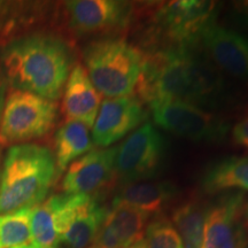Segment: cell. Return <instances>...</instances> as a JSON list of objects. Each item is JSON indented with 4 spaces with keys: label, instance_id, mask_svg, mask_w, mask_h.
<instances>
[{
    "label": "cell",
    "instance_id": "obj_1",
    "mask_svg": "<svg viewBox=\"0 0 248 248\" xmlns=\"http://www.w3.org/2000/svg\"><path fill=\"white\" fill-rule=\"evenodd\" d=\"M194 48L170 46L145 53L136 97L150 106L159 101H182L202 109L216 107L224 82L209 59Z\"/></svg>",
    "mask_w": 248,
    "mask_h": 248
},
{
    "label": "cell",
    "instance_id": "obj_2",
    "mask_svg": "<svg viewBox=\"0 0 248 248\" xmlns=\"http://www.w3.org/2000/svg\"><path fill=\"white\" fill-rule=\"evenodd\" d=\"M8 84L48 100L61 97L71 70L67 43L48 33H30L8 42L0 53Z\"/></svg>",
    "mask_w": 248,
    "mask_h": 248
},
{
    "label": "cell",
    "instance_id": "obj_3",
    "mask_svg": "<svg viewBox=\"0 0 248 248\" xmlns=\"http://www.w3.org/2000/svg\"><path fill=\"white\" fill-rule=\"evenodd\" d=\"M57 177L54 155L37 144L8 148L0 171V215L44 202Z\"/></svg>",
    "mask_w": 248,
    "mask_h": 248
},
{
    "label": "cell",
    "instance_id": "obj_4",
    "mask_svg": "<svg viewBox=\"0 0 248 248\" xmlns=\"http://www.w3.org/2000/svg\"><path fill=\"white\" fill-rule=\"evenodd\" d=\"M145 53L123 38H101L83 49L85 70L93 86L107 98H120L135 91Z\"/></svg>",
    "mask_w": 248,
    "mask_h": 248
},
{
    "label": "cell",
    "instance_id": "obj_5",
    "mask_svg": "<svg viewBox=\"0 0 248 248\" xmlns=\"http://www.w3.org/2000/svg\"><path fill=\"white\" fill-rule=\"evenodd\" d=\"M57 116L54 101L12 89L6 95L0 120V144H28L44 137L54 126Z\"/></svg>",
    "mask_w": 248,
    "mask_h": 248
},
{
    "label": "cell",
    "instance_id": "obj_6",
    "mask_svg": "<svg viewBox=\"0 0 248 248\" xmlns=\"http://www.w3.org/2000/svg\"><path fill=\"white\" fill-rule=\"evenodd\" d=\"M167 145L154 124L145 123L116 147L115 173L122 185L145 182L159 175Z\"/></svg>",
    "mask_w": 248,
    "mask_h": 248
},
{
    "label": "cell",
    "instance_id": "obj_7",
    "mask_svg": "<svg viewBox=\"0 0 248 248\" xmlns=\"http://www.w3.org/2000/svg\"><path fill=\"white\" fill-rule=\"evenodd\" d=\"M150 107L157 126L190 140L219 142L229 130L221 116L187 102L159 101Z\"/></svg>",
    "mask_w": 248,
    "mask_h": 248
},
{
    "label": "cell",
    "instance_id": "obj_8",
    "mask_svg": "<svg viewBox=\"0 0 248 248\" xmlns=\"http://www.w3.org/2000/svg\"><path fill=\"white\" fill-rule=\"evenodd\" d=\"M215 2L199 0L160 4L154 13L156 33L168 39V47L197 46L204 28L215 21Z\"/></svg>",
    "mask_w": 248,
    "mask_h": 248
},
{
    "label": "cell",
    "instance_id": "obj_9",
    "mask_svg": "<svg viewBox=\"0 0 248 248\" xmlns=\"http://www.w3.org/2000/svg\"><path fill=\"white\" fill-rule=\"evenodd\" d=\"M64 8L68 27L79 36L124 30L135 14L132 2L121 0H73Z\"/></svg>",
    "mask_w": 248,
    "mask_h": 248
},
{
    "label": "cell",
    "instance_id": "obj_10",
    "mask_svg": "<svg viewBox=\"0 0 248 248\" xmlns=\"http://www.w3.org/2000/svg\"><path fill=\"white\" fill-rule=\"evenodd\" d=\"M244 214V194L228 193L207 207L202 243L200 248H245L241 216Z\"/></svg>",
    "mask_w": 248,
    "mask_h": 248
},
{
    "label": "cell",
    "instance_id": "obj_11",
    "mask_svg": "<svg viewBox=\"0 0 248 248\" xmlns=\"http://www.w3.org/2000/svg\"><path fill=\"white\" fill-rule=\"evenodd\" d=\"M199 44L216 68L248 82V37L213 21L204 28Z\"/></svg>",
    "mask_w": 248,
    "mask_h": 248
},
{
    "label": "cell",
    "instance_id": "obj_12",
    "mask_svg": "<svg viewBox=\"0 0 248 248\" xmlns=\"http://www.w3.org/2000/svg\"><path fill=\"white\" fill-rule=\"evenodd\" d=\"M115 156L116 147L90 151L68 167L61 190L66 194L95 198L116 179Z\"/></svg>",
    "mask_w": 248,
    "mask_h": 248
},
{
    "label": "cell",
    "instance_id": "obj_13",
    "mask_svg": "<svg viewBox=\"0 0 248 248\" xmlns=\"http://www.w3.org/2000/svg\"><path fill=\"white\" fill-rule=\"evenodd\" d=\"M146 119L142 102L136 95L105 99L93 124V144L97 147L110 146Z\"/></svg>",
    "mask_w": 248,
    "mask_h": 248
},
{
    "label": "cell",
    "instance_id": "obj_14",
    "mask_svg": "<svg viewBox=\"0 0 248 248\" xmlns=\"http://www.w3.org/2000/svg\"><path fill=\"white\" fill-rule=\"evenodd\" d=\"M68 218L60 238L66 248H88L95 240L108 209L97 198L71 194Z\"/></svg>",
    "mask_w": 248,
    "mask_h": 248
},
{
    "label": "cell",
    "instance_id": "obj_15",
    "mask_svg": "<svg viewBox=\"0 0 248 248\" xmlns=\"http://www.w3.org/2000/svg\"><path fill=\"white\" fill-rule=\"evenodd\" d=\"M150 215L124 203L108 209L94 245L100 248H129L144 239Z\"/></svg>",
    "mask_w": 248,
    "mask_h": 248
},
{
    "label": "cell",
    "instance_id": "obj_16",
    "mask_svg": "<svg viewBox=\"0 0 248 248\" xmlns=\"http://www.w3.org/2000/svg\"><path fill=\"white\" fill-rule=\"evenodd\" d=\"M101 106V94L90 80L82 64L71 68L63 89L62 109L67 121H76L92 128Z\"/></svg>",
    "mask_w": 248,
    "mask_h": 248
},
{
    "label": "cell",
    "instance_id": "obj_17",
    "mask_svg": "<svg viewBox=\"0 0 248 248\" xmlns=\"http://www.w3.org/2000/svg\"><path fill=\"white\" fill-rule=\"evenodd\" d=\"M177 195V187L170 182L145 181L123 185L113 203H124L152 215L159 214Z\"/></svg>",
    "mask_w": 248,
    "mask_h": 248
},
{
    "label": "cell",
    "instance_id": "obj_18",
    "mask_svg": "<svg viewBox=\"0 0 248 248\" xmlns=\"http://www.w3.org/2000/svg\"><path fill=\"white\" fill-rule=\"evenodd\" d=\"M201 184L210 194L231 188L248 191V156H229L210 164Z\"/></svg>",
    "mask_w": 248,
    "mask_h": 248
},
{
    "label": "cell",
    "instance_id": "obj_19",
    "mask_svg": "<svg viewBox=\"0 0 248 248\" xmlns=\"http://www.w3.org/2000/svg\"><path fill=\"white\" fill-rule=\"evenodd\" d=\"M93 146L88 126L76 121H67L55 133L57 176H60L73 161L92 151Z\"/></svg>",
    "mask_w": 248,
    "mask_h": 248
},
{
    "label": "cell",
    "instance_id": "obj_20",
    "mask_svg": "<svg viewBox=\"0 0 248 248\" xmlns=\"http://www.w3.org/2000/svg\"><path fill=\"white\" fill-rule=\"evenodd\" d=\"M207 207L197 200L179 204L171 214V223L177 230L184 248H200L202 243Z\"/></svg>",
    "mask_w": 248,
    "mask_h": 248
},
{
    "label": "cell",
    "instance_id": "obj_21",
    "mask_svg": "<svg viewBox=\"0 0 248 248\" xmlns=\"http://www.w3.org/2000/svg\"><path fill=\"white\" fill-rule=\"evenodd\" d=\"M30 228L33 244L42 247L59 246V194L52 195L31 210Z\"/></svg>",
    "mask_w": 248,
    "mask_h": 248
},
{
    "label": "cell",
    "instance_id": "obj_22",
    "mask_svg": "<svg viewBox=\"0 0 248 248\" xmlns=\"http://www.w3.org/2000/svg\"><path fill=\"white\" fill-rule=\"evenodd\" d=\"M31 210L22 209L0 215V248H16L32 243Z\"/></svg>",
    "mask_w": 248,
    "mask_h": 248
},
{
    "label": "cell",
    "instance_id": "obj_23",
    "mask_svg": "<svg viewBox=\"0 0 248 248\" xmlns=\"http://www.w3.org/2000/svg\"><path fill=\"white\" fill-rule=\"evenodd\" d=\"M144 237L146 248H184L175 226L162 216L147 224Z\"/></svg>",
    "mask_w": 248,
    "mask_h": 248
},
{
    "label": "cell",
    "instance_id": "obj_24",
    "mask_svg": "<svg viewBox=\"0 0 248 248\" xmlns=\"http://www.w3.org/2000/svg\"><path fill=\"white\" fill-rule=\"evenodd\" d=\"M232 135L238 145L248 150V114L235 124Z\"/></svg>",
    "mask_w": 248,
    "mask_h": 248
},
{
    "label": "cell",
    "instance_id": "obj_25",
    "mask_svg": "<svg viewBox=\"0 0 248 248\" xmlns=\"http://www.w3.org/2000/svg\"><path fill=\"white\" fill-rule=\"evenodd\" d=\"M6 95H7V79H6L4 73L1 70V67H0V120H1Z\"/></svg>",
    "mask_w": 248,
    "mask_h": 248
},
{
    "label": "cell",
    "instance_id": "obj_26",
    "mask_svg": "<svg viewBox=\"0 0 248 248\" xmlns=\"http://www.w3.org/2000/svg\"><path fill=\"white\" fill-rule=\"evenodd\" d=\"M129 248H146V245H145V241L142 239L140 241H138V243L133 244L132 246H130Z\"/></svg>",
    "mask_w": 248,
    "mask_h": 248
},
{
    "label": "cell",
    "instance_id": "obj_27",
    "mask_svg": "<svg viewBox=\"0 0 248 248\" xmlns=\"http://www.w3.org/2000/svg\"><path fill=\"white\" fill-rule=\"evenodd\" d=\"M16 248H52V247H42V246H38V245L31 243L29 245H26V246H21V247H16Z\"/></svg>",
    "mask_w": 248,
    "mask_h": 248
},
{
    "label": "cell",
    "instance_id": "obj_28",
    "mask_svg": "<svg viewBox=\"0 0 248 248\" xmlns=\"http://www.w3.org/2000/svg\"><path fill=\"white\" fill-rule=\"evenodd\" d=\"M244 216H245V223H246V225L248 226V203L246 206V208L244 210Z\"/></svg>",
    "mask_w": 248,
    "mask_h": 248
},
{
    "label": "cell",
    "instance_id": "obj_29",
    "mask_svg": "<svg viewBox=\"0 0 248 248\" xmlns=\"http://www.w3.org/2000/svg\"><path fill=\"white\" fill-rule=\"evenodd\" d=\"M0 171H1V150H0Z\"/></svg>",
    "mask_w": 248,
    "mask_h": 248
},
{
    "label": "cell",
    "instance_id": "obj_30",
    "mask_svg": "<svg viewBox=\"0 0 248 248\" xmlns=\"http://www.w3.org/2000/svg\"><path fill=\"white\" fill-rule=\"evenodd\" d=\"M88 248H100V247H98L97 245H92V246H89Z\"/></svg>",
    "mask_w": 248,
    "mask_h": 248
}]
</instances>
